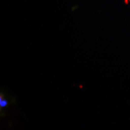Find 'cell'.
I'll return each mask as SVG.
<instances>
[{
    "instance_id": "1",
    "label": "cell",
    "mask_w": 130,
    "mask_h": 130,
    "mask_svg": "<svg viewBox=\"0 0 130 130\" xmlns=\"http://www.w3.org/2000/svg\"><path fill=\"white\" fill-rule=\"evenodd\" d=\"M8 105H9V101L5 98H4V96L2 94L1 96H0V107H1V109L7 107Z\"/></svg>"
}]
</instances>
